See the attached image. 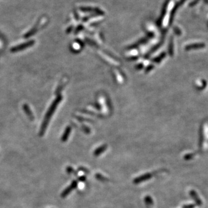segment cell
I'll list each match as a JSON object with an SVG mask.
<instances>
[{"label":"cell","instance_id":"3957f363","mask_svg":"<svg viewBox=\"0 0 208 208\" xmlns=\"http://www.w3.org/2000/svg\"><path fill=\"white\" fill-rule=\"evenodd\" d=\"M152 174L150 173H146L144 175H142V176H140L139 177H137V179H135L134 181V182L135 183H140L143 181H145L147 179H150L151 177H152Z\"/></svg>","mask_w":208,"mask_h":208},{"label":"cell","instance_id":"9c48e42d","mask_svg":"<svg viewBox=\"0 0 208 208\" xmlns=\"http://www.w3.org/2000/svg\"><path fill=\"white\" fill-rule=\"evenodd\" d=\"M194 207V205H188V206H184V207L186 208H192Z\"/></svg>","mask_w":208,"mask_h":208},{"label":"cell","instance_id":"ba28073f","mask_svg":"<svg viewBox=\"0 0 208 208\" xmlns=\"http://www.w3.org/2000/svg\"><path fill=\"white\" fill-rule=\"evenodd\" d=\"M146 201L148 203H152V200L151 199V198L150 197H146Z\"/></svg>","mask_w":208,"mask_h":208},{"label":"cell","instance_id":"8992f818","mask_svg":"<svg viewBox=\"0 0 208 208\" xmlns=\"http://www.w3.org/2000/svg\"><path fill=\"white\" fill-rule=\"evenodd\" d=\"M69 132H70V128H68L67 129L66 132L64 133V134L63 135V136L62 137V140L63 141H66L68 137V135H69Z\"/></svg>","mask_w":208,"mask_h":208},{"label":"cell","instance_id":"5b68a950","mask_svg":"<svg viewBox=\"0 0 208 208\" xmlns=\"http://www.w3.org/2000/svg\"><path fill=\"white\" fill-rule=\"evenodd\" d=\"M191 196L194 198V199L195 200V201L197 202V203H198V204H199V205H201V201H200L199 198L198 197L197 194H196V192H195V191H192L191 192Z\"/></svg>","mask_w":208,"mask_h":208},{"label":"cell","instance_id":"52a82bcc","mask_svg":"<svg viewBox=\"0 0 208 208\" xmlns=\"http://www.w3.org/2000/svg\"><path fill=\"white\" fill-rule=\"evenodd\" d=\"M104 150V148L103 147H101L99 149H97L95 152V156H98L99 155L100 153H101V152H103Z\"/></svg>","mask_w":208,"mask_h":208},{"label":"cell","instance_id":"7a4b0ae2","mask_svg":"<svg viewBox=\"0 0 208 208\" xmlns=\"http://www.w3.org/2000/svg\"><path fill=\"white\" fill-rule=\"evenodd\" d=\"M34 43V42H33L32 41L30 42H28V43H24V44H22L20 46H18L17 47H15V48H14L12 49V52H18L19 51H21L23 49H24L27 48H28L30 47V46H31Z\"/></svg>","mask_w":208,"mask_h":208},{"label":"cell","instance_id":"6da1fadb","mask_svg":"<svg viewBox=\"0 0 208 208\" xmlns=\"http://www.w3.org/2000/svg\"><path fill=\"white\" fill-rule=\"evenodd\" d=\"M62 99V97L60 96V97H58L56 100H55L54 101V103L52 104V106L51 107V108L49 109L47 115H46V117L45 118V120H44V121H43V123L42 124V128H41V132H40V134L41 135H43V133L45 132V129L47 127V125L48 124V123L49 121V120L51 119V118L52 117V115L53 114L55 109H56L57 105L59 104V103H60L61 100Z\"/></svg>","mask_w":208,"mask_h":208},{"label":"cell","instance_id":"277c9868","mask_svg":"<svg viewBox=\"0 0 208 208\" xmlns=\"http://www.w3.org/2000/svg\"><path fill=\"white\" fill-rule=\"evenodd\" d=\"M76 186H77V182L76 181L73 182L70 185V186H69L66 190H65L62 193V195H61L62 197H66L69 194V192L72 191V189H75L76 187Z\"/></svg>","mask_w":208,"mask_h":208}]
</instances>
